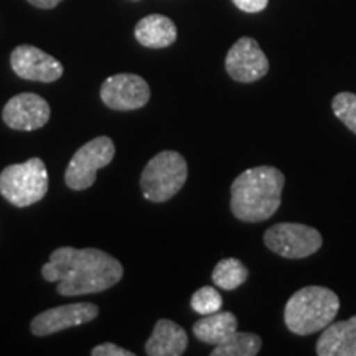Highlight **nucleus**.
Listing matches in <instances>:
<instances>
[{
    "label": "nucleus",
    "instance_id": "1",
    "mask_svg": "<svg viewBox=\"0 0 356 356\" xmlns=\"http://www.w3.org/2000/svg\"><path fill=\"white\" fill-rule=\"evenodd\" d=\"M48 282H58L60 296H86L114 287L124 275V267L115 257L101 249L58 248L42 267Z\"/></svg>",
    "mask_w": 356,
    "mask_h": 356
},
{
    "label": "nucleus",
    "instance_id": "2",
    "mask_svg": "<svg viewBox=\"0 0 356 356\" xmlns=\"http://www.w3.org/2000/svg\"><path fill=\"white\" fill-rule=\"evenodd\" d=\"M286 177L279 168L261 165L244 170L231 185V211L238 220H269L280 207Z\"/></svg>",
    "mask_w": 356,
    "mask_h": 356
},
{
    "label": "nucleus",
    "instance_id": "3",
    "mask_svg": "<svg viewBox=\"0 0 356 356\" xmlns=\"http://www.w3.org/2000/svg\"><path fill=\"white\" fill-rule=\"evenodd\" d=\"M340 310V299L330 289L309 286L297 291L287 300L284 320L296 335H312L333 322Z\"/></svg>",
    "mask_w": 356,
    "mask_h": 356
},
{
    "label": "nucleus",
    "instance_id": "4",
    "mask_svg": "<svg viewBox=\"0 0 356 356\" xmlns=\"http://www.w3.org/2000/svg\"><path fill=\"white\" fill-rule=\"evenodd\" d=\"M48 191V170L42 159L33 157L13 163L0 173V195L13 207L25 208L38 203Z\"/></svg>",
    "mask_w": 356,
    "mask_h": 356
},
{
    "label": "nucleus",
    "instance_id": "5",
    "mask_svg": "<svg viewBox=\"0 0 356 356\" xmlns=\"http://www.w3.org/2000/svg\"><path fill=\"white\" fill-rule=\"evenodd\" d=\"M188 167L184 155L175 150H163L147 163L140 175V188L149 202L163 203L184 188Z\"/></svg>",
    "mask_w": 356,
    "mask_h": 356
},
{
    "label": "nucleus",
    "instance_id": "6",
    "mask_svg": "<svg viewBox=\"0 0 356 356\" xmlns=\"http://www.w3.org/2000/svg\"><path fill=\"white\" fill-rule=\"evenodd\" d=\"M115 147L113 139L101 136L84 144L73 155L65 172V181L71 190H86L95 185L96 173L113 162Z\"/></svg>",
    "mask_w": 356,
    "mask_h": 356
},
{
    "label": "nucleus",
    "instance_id": "7",
    "mask_svg": "<svg viewBox=\"0 0 356 356\" xmlns=\"http://www.w3.org/2000/svg\"><path fill=\"white\" fill-rule=\"evenodd\" d=\"M322 234L300 222H279L264 233V244L275 254L289 259H304L322 248Z\"/></svg>",
    "mask_w": 356,
    "mask_h": 356
},
{
    "label": "nucleus",
    "instance_id": "8",
    "mask_svg": "<svg viewBox=\"0 0 356 356\" xmlns=\"http://www.w3.org/2000/svg\"><path fill=\"white\" fill-rule=\"evenodd\" d=\"M101 99L114 111L140 109L150 99V88L145 79L137 74H114L102 83Z\"/></svg>",
    "mask_w": 356,
    "mask_h": 356
},
{
    "label": "nucleus",
    "instance_id": "9",
    "mask_svg": "<svg viewBox=\"0 0 356 356\" xmlns=\"http://www.w3.org/2000/svg\"><path fill=\"white\" fill-rule=\"evenodd\" d=\"M226 71L234 81L254 83L269 71V60L254 38L243 37L229 48L226 55Z\"/></svg>",
    "mask_w": 356,
    "mask_h": 356
},
{
    "label": "nucleus",
    "instance_id": "10",
    "mask_svg": "<svg viewBox=\"0 0 356 356\" xmlns=\"http://www.w3.org/2000/svg\"><path fill=\"white\" fill-rule=\"evenodd\" d=\"M99 315V307L91 302H78L48 309L38 314L32 320V333L35 337H48L61 330H68L71 327H79Z\"/></svg>",
    "mask_w": 356,
    "mask_h": 356
},
{
    "label": "nucleus",
    "instance_id": "11",
    "mask_svg": "<svg viewBox=\"0 0 356 356\" xmlns=\"http://www.w3.org/2000/svg\"><path fill=\"white\" fill-rule=\"evenodd\" d=\"M10 65L15 74L26 81L53 83L63 76V65L32 44H20L10 55Z\"/></svg>",
    "mask_w": 356,
    "mask_h": 356
},
{
    "label": "nucleus",
    "instance_id": "12",
    "mask_svg": "<svg viewBox=\"0 0 356 356\" xmlns=\"http://www.w3.org/2000/svg\"><path fill=\"white\" fill-rule=\"evenodd\" d=\"M50 104L33 92L13 96L3 108L2 119L13 131H37L50 121Z\"/></svg>",
    "mask_w": 356,
    "mask_h": 356
},
{
    "label": "nucleus",
    "instance_id": "13",
    "mask_svg": "<svg viewBox=\"0 0 356 356\" xmlns=\"http://www.w3.org/2000/svg\"><path fill=\"white\" fill-rule=\"evenodd\" d=\"M315 351L318 356H356V315L325 327Z\"/></svg>",
    "mask_w": 356,
    "mask_h": 356
},
{
    "label": "nucleus",
    "instance_id": "14",
    "mask_svg": "<svg viewBox=\"0 0 356 356\" xmlns=\"http://www.w3.org/2000/svg\"><path fill=\"white\" fill-rule=\"evenodd\" d=\"M188 337L180 325L172 320H159L152 335L145 343V353L149 356H180L186 351Z\"/></svg>",
    "mask_w": 356,
    "mask_h": 356
},
{
    "label": "nucleus",
    "instance_id": "15",
    "mask_svg": "<svg viewBox=\"0 0 356 356\" xmlns=\"http://www.w3.org/2000/svg\"><path fill=\"white\" fill-rule=\"evenodd\" d=\"M136 40L147 48H167L177 40V26L165 15H147L136 25Z\"/></svg>",
    "mask_w": 356,
    "mask_h": 356
},
{
    "label": "nucleus",
    "instance_id": "16",
    "mask_svg": "<svg viewBox=\"0 0 356 356\" xmlns=\"http://www.w3.org/2000/svg\"><path fill=\"white\" fill-rule=\"evenodd\" d=\"M238 330V318L231 312H215L203 315L193 325V333L200 341L208 345H220Z\"/></svg>",
    "mask_w": 356,
    "mask_h": 356
},
{
    "label": "nucleus",
    "instance_id": "17",
    "mask_svg": "<svg viewBox=\"0 0 356 356\" xmlns=\"http://www.w3.org/2000/svg\"><path fill=\"white\" fill-rule=\"evenodd\" d=\"M262 348V340L256 333L236 330L228 340L216 345L211 356H254Z\"/></svg>",
    "mask_w": 356,
    "mask_h": 356
},
{
    "label": "nucleus",
    "instance_id": "18",
    "mask_svg": "<svg viewBox=\"0 0 356 356\" xmlns=\"http://www.w3.org/2000/svg\"><path fill=\"white\" fill-rule=\"evenodd\" d=\"M248 275V267L241 261L228 257V259L218 262L215 269H213V282L220 289H225V291H234V289L246 282Z\"/></svg>",
    "mask_w": 356,
    "mask_h": 356
},
{
    "label": "nucleus",
    "instance_id": "19",
    "mask_svg": "<svg viewBox=\"0 0 356 356\" xmlns=\"http://www.w3.org/2000/svg\"><path fill=\"white\" fill-rule=\"evenodd\" d=\"M190 305L191 309L200 315H210L221 310L222 297L215 287L207 286V287L198 289V291L191 296Z\"/></svg>",
    "mask_w": 356,
    "mask_h": 356
},
{
    "label": "nucleus",
    "instance_id": "20",
    "mask_svg": "<svg viewBox=\"0 0 356 356\" xmlns=\"http://www.w3.org/2000/svg\"><path fill=\"white\" fill-rule=\"evenodd\" d=\"M333 113L351 132L356 134V95L340 92L332 101Z\"/></svg>",
    "mask_w": 356,
    "mask_h": 356
},
{
    "label": "nucleus",
    "instance_id": "21",
    "mask_svg": "<svg viewBox=\"0 0 356 356\" xmlns=\"http://www.w3.org/2000/svg\"><path fill=\"white\" fill-rule=\"evenodd\" d=\"M92 356H134L132 351L126 348H121V346L114 343H102L97 345L91 350Z\"/></svg>",
    "mask_w": 356,
    "mask_h": 356
},
{
    "label": "nucleus",
    "instance_id": "22",
    "mask_svg": "<svg viewBox=\"0 0 356 356\" xmlns=\"http://www.w3.org/2000/svg\"><path fill=\"white\" fill-rule=\"evenodd\" d=\"M267 2H269V0H233V3L239 8V10L248 13H257L264 10L267 7Z\"/></svg>",
    "mask_w": 356,
    "mask_h": 356
},
{
    "label": "nucleus",
    "instance_id": "23",
    "mask_svg": "<svg viewBox=\"0 0 356 356\" xmlns=\"http://www.w3.org/2000/svg\"><path fill=\"white\" fill-rule=\"evenodd\" d=\"M26 2L38 8H55L63 0H26Z\"/></svg>",
    "mask_w": 356,
    "mask_h": 356
}]
</instances>
